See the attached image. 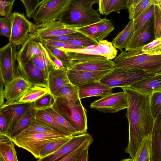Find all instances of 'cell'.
I'll return each mask as SVG.
<instances>
[{"mask_svg":"<svg viewBox=\"0 0 161 161\" xmlns=\"http://www.w3.org/2000/svg\"><path fill=\"white\" fill-rule=\"evenodd\" d=\"M15 1L0 0V16L8 17L12 15V8Z\"/></svg>","mask_w":161,"mask_h":161,"instance_id":"cell-51","label":"cell"},{"mask_svg":"<svg viewBox=\"0 0 161 161\" xmlns=\"http://www.w3.org/2000/svg\"><path fill=\"white\" fill-rule=\"evenodd\" d=\"M72 136H69L59 138L48 143L40 150L39 158L37 160L40 161L41 159L56 152L67 142Z\"/></svg>","mask_w":161,"mask_h":161,"instance_id":"cell-32","label":"cell"},{"mask_svg":"<svg viewBox=\"0 0 161 161\" xmlns=\"http://www.w3.org/2000/svg\"><path fill=\"white\" fill-rule=\"evenodd\" d=\"M109 0H99L98 10L100 13L103 15L104 14V12L105 7Z\"/></svg>","mask_w":161,"mask_h":161,"instance_id":"cell-55","label":"cell"},{"mask_svg":"<svg viewBox=\"0 0 161 161\" xmlns=\"http://www.w3.org/2000/svg\"><path fill=\"white\" fill-rule=\"evenodd\" d=\"M69 136L58 133H46L23 132L12 139L14 143L30 152L37 159L39 158L40 150L47 144L59 138Z\"/></svg>","mask_w":161,"mask_h":161,"instance_id":"cell-5","label":"cell"},{"mask_svg":"<svg viewBox=\"0 0 161 161\" xmlns=\"http://www.w3.org/2000/svg\"><path fill=\"white\" fill-rule=\"evenodd\" d=\"M113 88L99 81L88 83L79 88L80 99L91 97H104L112 93Z\"/></svg>","mask_w":161,"mask_h":161,"instance_id":"cell-21","label":"cell"},{"mask_svg":"<svg viewBox=\"0 0 161 161\" xmlns=\"http://www.w3.org/2000/svg\"><path fill=\"white\" fill-rule=\"evenodd\" d=\"M51 107L69 123L78 134L86 133V111L82 104L76 105L65 97L54 96Z\"/></svg>","mask_w":161,"mask_h":161,"instance_id":"cell-4","label":"cell"},{"mask_svg":"<svg viewBox=\"0 0 161 161\" xmlns=\"http://www.w3.org/2000/svg\"><path fill=\"white\" fill-rule=\"evenodd\" d=\"M154 0H143L133 9L128 10L129 19L134 20L152 4H155Z\"/></svg>","mask_w":161,"mask_h":161,"instance_id":"cell-40","label":"cell"},{"mask_svg":"<svg viewBox=\"0 0 161 161\" xmlns=\"http://www.w3.org/2000/svg\"><path fill=\"white\" fill-rule=\"evenodd\" d=\"M91 136L89 134L86 133L72 136L67 142L57 151L41 159L40 161H58L60 158L73 151Z\"/></svg>","mask_w":161,"mask_h":161,"instance_id":"cell-17","label":"cell"},{"mask_svg":"<svg viewBox=\"0 0 161 161\" xmlns=\"http://www.w3.org/2000/svg\"><path fill=\"white\" fill-rule=\"evenodd\" d=\"M156 4L159 5L161 7V0H154Z\"/></svg>","mask_w":161,"mask_h":161,"instance_id":"cell-62","label":"cell"},{"mask_svg":"<svg viewBox=\"0 0 161 161\" xmlns=\"http://www.w3.org/2000/svg\"><path fill=\"white\" fill-rule=\"evenodd\" d=\"M98 42V45L94 48L86 51V53L103 56L108 60H112L115 58L118 50L113 46L111 42L106 40Z\"/></svg>","mask_w":161,"mask_h":161,"instance_id":"cell-25","label":"cell"},{"mask_svg":"<svg viewBox=\"0 0 161 161\" xmlns=\"http://www.w3.org/2000/svg\"><path fill=\"white\" fill-rule=\"evenodd\" d=\"M114 67V65L113 61L106 58L86 62H74L69 69L95 71L112 69Z\"/></svg>","mask_w":161,"mask_h":161,"instance_id":"cell-23","label":"cell"},{"mask_svg":"<svg viewBox=\"0 0 161 161\" xmlns=\"http://www.w3.org/2000/svg\"><path fill=\"white\" fill-rule=\"evenodd\" d=\"M141 50L144 53L149 55L161 54V38L154 39L144 45Z\"/></svg>","mask_w":161,"mask_h":161,"instance_id":"cell-42","label":"cell"},{"mask_svg":"<svg viewBox=\"0 0 161 161\" xmlns=\"http://www.w3.org/2000/svg\"><path fill=\"white\" fill-rule=\"evenodd\" d=\"M42 39L48 43L59 48L72 49L78 51L80 50H84L85 49V48L83 47L69 44L63 42Z\"/></svg>","mask_w":161,"mask_h":161,"instance_id":"cell-52","label":"cell"},{"mask_svg":"<svg viewBox=\"0 0 161 161\" xmlns=\"http://www.w3.org/2000/svg\"><path fill=\"white\" fill-rule=\"evenodd\" d=\"M49 92L50 91L47 87L33 85L21 97L19 102L32 103Z\"/></svg>","mask_w":161,"mask_h":161,"instance_id":"cell-33","label":"cell"},{"mask_svg":"<svg viewBox=\"0 0 161 161\" xmlns=\"http://www.w3.org/2000/svg\"><path fill=\"white\" fill-rule=\"evenodd\" d=\"M152 19L134 33L125 48V51L140 50L143 46L150 42L152 36Z\"/></svg>","mask_w":161,"mask_h":161,"instance_id":"cell-18","label":"cell"},{"mask_svg":"<svg viewBox=\"0 0 161 161\" xmlns=\"http://www.w3.org/2000/svg\"><path fill=\"white\" fill-rule=\"evenodd\" d=\"M143 0H133L131 6L128 9V10L134 8L136 6Z\"/></svg>","mask_w":161,"mask_h":161,"instance_id":"cell-59","label":"cell"},{"mask_svg":"<svg viewBox=\"0 0 161 161\" xmlns=\"http://www.w3.org/2000/svg\"><path fill=\"white\" fill-rule=\"evenodd\" d=\"M35 118L48 125L59 132L71 135L65 128L58 123L44 109L36 110Z\"/></svg>","mask_w":161,"mask_h":161,"instance_id":"cell-28","label":"cell"},{"mask_svg":"<svg viewBox=\"0 0 161 161\" xmlns=\"http://www.w3.org/2000/svg\"><path fill=\"white\" fill-rule=\"evenodd\" d=\"M32 103L16 102L4 103L0 107V111L6 118L8 125V135L9 134L19 118L31 107Z\"/></svg>","mask_w":161,"mask_h":161,"instance_id":"cell-13","label":"cell"},{"mask_svg":"<svg viewBox=\"0 0 161 161\" xmlns=\"http://www.w3.org/2000/svg\"><path fill=\"white\" fill-rule=\"evenodd\" d=\"M36 110L32 106L17 120L8 136L11 139L24 131L35 118Z\"/></svg>","mask_w":161,"mask_h":161,"instance_id":"cell-24","label":"cell"},{"mask_svg":"<svg viewBox=\"0 0 161 161\" xmlns=\"http://www.w3.org/2000/svg\"><path fill=\"white\" fill-rule=\"evenodd\" d=\"M67 69L56 67L49 73L47 80L50 92L55 96L62 87L70 83L67 75Z\"/></svg>","mask_w":161,"mask_h":161,"instance_id":"cell-19","label":"cell"},{"mask_svg":"<svg viewBox=\"0 0 161 161\" xmlns=\"http://www.w3.org/2000/svg\"><path fill=\"white\" fill-rule=\"evenodd\" d=\"M30 61L42 71L47 81L50 72L54 68L58 67L49 57L41 54L33 56Z\"/></svg>","mask_w":161,"mask_h":161,"instance_id":"cell-27","label":"cell"},{"mask_svg":"<svg viewBox=\"0 0 161 161\" xmlns=\"http://www.w3.org/2000/svg\"><path fill=\"white\" fill-rule=\"evenodd\" d=\"M33 85L21 76L14 78L5 85L3 90L5 103L19 101L21 97Z\"/></svg>","mask_w":161,"mask_h":161,"instance_id":"cell-12","label":"cell"},{"mask_svg":"<svg viewBox=\"0 0 161 161\" xmlns=\"http://www.w3.org/2000/svg\"><path fill=\"white\" fill-rule=\"evenodd\" d=\"M38 39L47 49L50 51L62 62L65 68L68 70L71 68L74 62L64 51L41 39Z\"/></svg>","mask_w":161,"mask_h":161,"instance_id":"cell-30","label":"cell"},{"mask_svg":"<svg viewBox=\"0 0 161 161\" xmlns=\"http://www.w3.org/2000/svg\"><path fill=\"white\" fill-rule=\"evenodd\" d=\"M128 86L142 94L150 96L155 92H161V74L142 80Z\"/></svg>","mask_w":161,"mask_h":161,"instance_id":"cell-20","label":"cell"},{"mask_svg":"<svg viewBox=\"0 0 161 161\" xmlns=\"http://www.w3.org/2000/svg\"><path fill=\"white\" fill-rule=\"evenodd\" d=\"M49 58L57 67L62 68H65L63 63L56 56L53 54L50 51L46 48Z\"/></svg>","mask_w":161,"mask_h":161,"instance_id":"cell-54","label":"cell"},{"mask_svg":"<svg viewBox=\"0 0 161 161\" xmlns=\"http://www.w3.org/2000/svg\"><path fill=\"white\" fill-rule=\"evenodd\" d=\"M122 51L113 61L116 69H142L161 74V54L151 55L140 50Z\"/></svg>","mask_w":161,"mask_h":161,"instance_id":"cell-3","label":"cell"},{"mask_svg":"<svg viewBox=\"0 0 161 161\" xmlns=\"http://www.w3.org/2000/svg\"><path fill=\"white\" fill-rule=\"evenodd\" d=\"M93 141V138L91 135L73 151L60 158L58 161H78L83 151L87 147H90Z\"/></svg>","mask_w":161,"mask_h":161,"instance_id":"cell-35","label":"cell"},{"mask_svg":"<svg viewBox=\"0 0 161 161\" xmlns=\"http://www.w3.org/2000/svg\"><path fill=\"white\" fill-rule=\"evenodd\" d=\"M32 24L25 18L24 14L16 11L13 13L9 42L16 46L23 45L29 37Z\"/></svg>","mask_w":161,"mask_h":161,"instance_id":"cell-11","label":"cell"},{"mask_svg":"<svg viewBox=\"0 0 161 161\" xmlns=\"http://www.w3.org/2000/svg\"><path fill=\"white\" fill-rule=\"evenodd\" d=\"M5 83L3 79L2 71L0 66V90L3 91Z\"/></svg>","mask_w":161,"mask_h":161,"instance_id":"cell-57","label":"cell"},{"mask_svg":"<svg viewBox=\"0 0 161 161\" xmlns=\"http://www.w3.org/2000/svg\"><path fill=\"white\" fill-rule=\"evenodd\" d=\"M18 66L20 76L33 85L48 88L47 81L42 71L31 61L25 63H18Z\"/></svg>","mask_w":161,"mask_h":161,"instance_id":"cell-16","label":"cell"},{"mask_svg":"<svg viewBox=\"0 0 161 161\" xmlns=\"http://www.w3.org/2000/svg\"><path fill=\"white\" fill-rule=\"evenodd\" d=\"M86 36H86L82 33L80 32H77L66 34L57 36L45 37L39 39L65 42L76 38L83 37Z\"/></svg>","mask_w":161,"mask_h":161,"instance_id":"cell-49","label":"cell"},{"mask_svg":"<svg viewBox=\"0 0 161 161\" xmlns=\"http://www.w3.org/2000/svg\"><path fill=\"white\" fill-rule=\"evenodd\" d=\"M0 161H3V159L0 156Z\"/></svg>","mask_w":161,"mask_h":161,"instance_id":"cell-63","label":"cell"},{"mask_svg":"<svg viewBox=\"0 0 161 161\" xmlns=\"http://www.w3.org/2000/svg\"><path fill=\"white\" fill-rule=\"evenodd\" d=\"M151 140L152 161H161V113L154 120Z\"/></svg>","mask_w":161,"mask_h":161,"instance_id":"cell-22","label":"cell"},{"mask_svg":"<svg viewBox=\"0 0 161 161\" xmlns=\"http://www.w3.org/2000/svg\"><path fill=\"white\" fill-rule=\"evenodd\" d=\"M0 156L3 161L18 160L14 143L12 139L8 142L0 143Z\"/></svg>","mask_w":161,"mask_h":161,"instance_id":"cell-34","label":"cell"},{"mask_svg":"<svg viewBox=\"0 0 161 161\" xmlns=\"http://www.w3.org/2000/svg\"><path fill=\"white\" fill-rule=\"evenodd\" d=\"M114 28L112 20L109 19L99 27L93 38L98 41L103 40L109 35Z\"/></svg>","mask_w":161,"mask_h":161,"instance_id":"cell-46","label":"cell"},{"mask_svg":"<svg viewBox=\"0 0 161 161\" xmlns=\"http://www.w3.org/2000/svg\"><path fill=\"white\" fill-rule=\"evenodd\" d=\"M106 18L99 21L85 26L77 28V31L86 36L93 37L99 27L104 23L109 20Z\"/></svg>","mask_w":161,"mask_h":161,"instance_id":"cell-45","label":"cell"},{"mask_svg":"<svg viewBox=\"0 0 161 161\" xmlns=\"http://www.w3.org/2000/svg\"><path fill=\"white\" fill-rule=\"evenodd\" d=\"M50 114L61 125L65 128L72 136L78 135L69 123L52 107L44 109Z\"/></svg>","mask_w":161,"mask_h":161,"instance_id":"cell-43","label":"cell"},{"mask_svg":"<svg viewBox=\"0 0 161 161\" xmlns=\"http://www.w3.org/2000/svg\"><path fill=\"white\" fill-rule=\"evenodd\" d=\"M154 11V4L150 5L133 21L134 33L138 31L147 22L152 19Z\"/></svg>","mask_w":161,"mask_h":161,"instance_id":"cell-37","label":"cell"},{"mask_svg":"<svg viewBox=\"0 0 161 161\" xmlns=\"http://www.w3.org/2000/svg\"><path fill=\"white\" fill-rule=\"evenodd\" d=\"M79 87L70 83L61 88L55 97H65L72 103L76 105L82 104L79 95Z\"/></svg>","mask_w":161,"mask_h":161,"instance_id":"cell-29","label":"cell"},{"mask_svg":"<svg viewBox=\"0 0 161 161\" xmlns=\"http://www.w3.org/2000/svg\"><path fill=\"white\" fill-rule=\"evenodd\" d=\"M161 7L154 4L153 33L155 39L161 38Z\"/></svg>","mask_w":161,"mask_h":161,"instance_id":"cell-44","label":"cell"},{"mask_svg":"<svg viewBox=\"0 0 161 161\" xmlns=\"http://www.w3.org/2000/svg\"><path fill=\"white\" fill-rule=\"evenodd\" d=\"M23 132L46 133H60L48 125L35 118L32 120L29 126Z\"/></svg>","mask_w":161,"mask_h":161,"instance_id":"cell-36","label":"cell"},{"mask_svg":"<svg viewBox=\"0 0 161 161\" xmlns=\"http://www.w3.org/2000/svg\"><path fill=\"white\" fill-rule=\"evenodd\" d=\"M11 139L4 135H0V143L8 142Z\"/></svg>","mask_w":161,"mask_h":161,"instance_id":"cell-58","label":"cell"},{"mask_svg":"<svg viewBox=\"0 0 161 161\" xmlns=\"http://www.w3.org/2000/svg\"><path fill=\"white\" fill-rule=\"evenodd\" d=\"M79 32L77 28L65 25L59 20L33 24L31 26L29 37L39 39Z\"/></svg>","mask_w":161,"mask_h":161,"instance_id":"cell-9","label":"cell"},{"mask_svg":"<svg viewBox=\"0 0 161 161\" xmlns=\"http://www.w3.org/2000/svg\"><path fill=\"white\" fill-rule=\"evenodd\" d=\"M12 18V15L9 17L0 18V36H5L9 39L10 38L11 31Z\"/></svg>","mask_w":161,"mask_h":161,"instance_id":"cell-48","label":"cell"},{"mask_svg":"<svg viewBox=\"0 0 161 161\" xmlns=\"http://www.w3.org/2000/svg\"><path fill=\"white\" fill-rule=\"evenodd\" d=\"M8 127L7 121L5 117L0 111V135L7 136Z\"/></svg>","mask_w":161,"mask_h":161,"instance_id":"cell-53","label":"cell"},{"mask_svg":"<svg viewBox=\"0 0 161 161\" xmlns=\"http://www.w3.org/2000/svg\"><path fill=\"white\" fill-rule=\"evenodd\" d=\"M99 0H73L58 20L72 27L79 28L100 21L102 19L98 10L92 7Z\"/></svg>","mask_w":161,"mask_h":161,"instance_id":"cell-2","label":"cell"},{"mask_svg":"<svg viewBox=\"0 0 161 161\" xmlns=\"http://www.w3.org/2000/svg\"><path fill=\"white\" fill-rule=\"evenodd\" d=\"M121 88L128 102L126 116L128 122L129 136L125 152L130 154L132 161L143 139L151 134L154 120L150 109V96L129 86Z\"/></svg>","mask_w":161,"mask_h":161,"instance_id":"cell-1","label":"cell"},{"mask_svg":"<svg viewBox=\"0 0 161 161\" xmlns=\"http://www.w3.org/2000/svg\"><path fill=\"white\" fill-rule=\"evenodd\" d=\"M134 33L133 21L131 20L125 27L113 40L112 43L121 52L125 48Z\"/></svg>","mask_w":161,"mask_h":161,"instance_id":"cell-26","label":"cell"},{"mask_svg":"<svg viewBox=\"0 0 161 161\" xmlns=\"http://www.w3.org/2000/svg\"><path fill=\"white\" fill-rule=\"evenodd\" d=\"M90 107L104 113H116L128 107L124 92L112 93L92 103Z\"/></svg>","mask_w":161,"mask_h":161,"instance_id":"cell-10","label":"cell"},{"mask_svg":"<svg viewBox=\"0 0 161 161\" xmlns=\"http://www.w3.org/2000/svg\"><path fill=\"white\" fill-rule=\"evenodd\" d=\"M3 91L0 90V107L4 103Z\"/></svg>","mask_w":161,"mask_h":161,"instance_id":"cell-60","label":"cell"},{"mask_svg":"<svg viewBox=\"0 0 161 161\" xmlns=\"http://www.w3.org/2000/svg\"><path fill=\"white\" fill-rule=\"evenodd\" d=\"M151 135L145 137L142 141L133 161H152Z\"/></svg>","mask_w":161,"mask_h":161,"instance_id":"cell-31","label":"cell"},{"mask_svg":"<svg viewBox=\"0 0 161 161\" xmlns=\"http://www.w3.org/2000/svg\"><path fill=\"white\" fill-rule=\"evenodd\" d=\"M128 0H109L104 10V14L108 15L113 12L119 14L120 10L128 9Z\"/></svg>","mask_w":161,"mask_h":161,"instance_id":"cell-38","label":"cell"},{"mask_svg":"<svg viewBox=\"0 0 161 161\" xmlns=\"http://www.w3.org/2000/svg\"><path fill=\"white\" fill-rule=\"evenodd\" d=\"M90 147L86 148L82 153L78 161H87L88 159V150Z\"/></svg>","mask_w":161,"mask_h":161,"instance_id":"cell-56","label":"cell"},{"mask_svg":"<svg viewBox=\"0 0 161 161\" xmlns=\"http://www.w3.org/2000/svg\"><path fill=\"white\" fill-rule=\"evenodd\" d=\"M133 0H128V9L131 6Z\"/></svg>","mask_w":161,"mask_h":161,"instance_id":"cell-61","label":"cell"},{"mask_svg":"<svg viewBox=\"0 0 161 161\" xmlns=\"http://www.w3.org/2000/svg\"></svg>","mask_w":161,"mask_h":161,"instance_id":"cell-64","label":"cell"},{"mask_svg":"<svg viewBox=\"0 0 161 161\" xmlns=\"http://www.w3.org/2000/svg\"><path fill=\"white\" fill-rule=\"evenodd\" d=\"M17 53L16 46L9 42L0 48V66L5 86L20 76L16 63Z\"/></svg>","mask_w":161,"mask_h":161,"instance_id":"cell-8","label":"cell"},{"mask_svg":"<svg viewBox=\"0 0 161 161\" xmlns=\"http://www.w3.org/2000/svg\"><path fill=\"white\" fill-rule=\"evenodd\" d=\"M70 45L83 47L85 49L86 47L92 45H97L98 42L93 38L86 36L76 38L68 41L63 42Z\"/></svg>","mask_w":161,"mask_h":161,"instance_id":"cell-47","label":"cell"},{"mask_svg":"<svg viewBox=\"0 0 161 161\" xmlns=\"http://www.w3.org/2000/svg\"><path fill=\"white\" fill-rule=\"evenodd\" d=\"M24 4L27 18L31 19L37 10L39 0H20Z\"/></svg>","mask_w":161,"mask_h":161,"instance_id":"cell-50","label":"cell"},{"mask_svg":"<svg viewBox=\"0 0 161 161\" xmlns=\"http://www.w3.org/2000/svg\"><path fill=\"white\" fill-rule=\"evenodd\" d=\"M42 54L49 57L46 48L38 39L29 37L17 53L16 60L18 63H25L34 55Z\"/></svg>","mask_w":161,"mask_h":161,"instance_id":"cell-15","label":"cell"},{"mask_svg":"<svg viewBox=\"0 0 161 161\" xmlns=\"http://www.w3.org/2000/svg\"><path fill=\"white\" fill-rule=\"evenodd\" d=\"M112 69L95 71L69 69L67 72L70 82L79 88L89 83L99 81Z\"/></svg>","mask_w":161,"mask_h":161,"instance_id":"cell-14","label":"cell"},{"mask_svg":"<svg viewBox=\"0 0 161 161\" xmlns=\"http://www.w3.org/2000/svg\"><path fill=\"white\" fill-rule=\"evenodd\" d=\"M54 100V96L49 92L32 103V106L36 110L44 109L51 107Z\"/></svg>","mask_w":161,"mask_h":161,"instance_id":"cell-41","label":"cell"},{"mask_svg":"<svg viewBox=\"0 0 161 161\" xmlns=\"http://www.w3.org/2000/svg\"><path fill=\"white\" fill-rule=\"evenodd\" d=\"M73 0H42L32 18L37 24L58 20Z\"/></svg>","mask_w":161,"mask_h":161,"instance_id":"cell-7","label":"cell"},{"mask_svg":"<svg viewBox=\"0 0 161 161\" xmlns=\"http://www.w3.org/2000/svg\"><path fill=\"white\" fill-rule=\"evenodd\" d=\"M150 108L154 120L161 113V92L153 93L150 96Z\"/></svg>","mask_w":161,"mask_h":161,"instance_id":"cell-39","label":"cell"},{"mask_svg":"<svg viewBox=\"0 0 161 161\" xmlns=\"http://www.w3.org/2000/svg\"><path fill=\"white\" fill-rule=\"evenodd\" d=\"M157 74H158L144 70L114 68L99 81L113 88L121 87L128 86L138 81Z\"/></svg>","mask_w":161,"mask_h":161,"instance_id":"cell-6","label":"cell"}]
</instances>
